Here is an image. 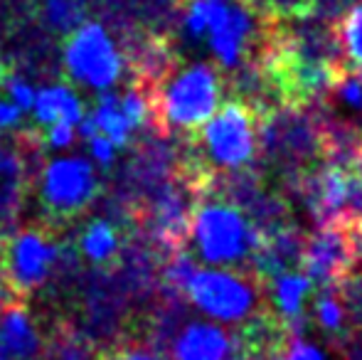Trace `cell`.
Returning <instances> with one entry per match:
<instances>
[{
  "instance_id": "cell-1",
  "label": "cell",
  "mask_w": 362,
  "mask_h": 360,
  "mask_svg": "<svg viewBox=\"0 0 362 360\" xmlns=\"http://www.w3.org/2000/svg\"><path fill=\"white\" fill-rule=\"evenodd\" d=\"M182 33L192 42H205L224 72L259 67L274 33L252 0H185Z\"/></svg>"
},
{
  "instance_id": "cell-2",
  "label": "cell",
  "mask_w": 362,
  "mask_h": 360,
  "mask_svg": "<svg viewBox=\"0 0 362 360\" xmlns=\"http://www.w3.org/2000/svg\"><path fill=\"white\" fill-rule=\"evenodd\" d=\"M259 232L252 217L224 197L197 200L187 227L185 250L200 262L219 269L252 272Z\"/></svg>"
},
{
  "instance_id": "cell-3",
  "label": "cell",
  "mask_w": 362,
  "mask_h": 360,
  "mask_svg": "<svg viewBox=\"0 0 362 360\" xmlns=\"http://www.w3.org/2000/svg\"><path fill=\"white\" fill-rule=\"evenodd\" d=\"M259 111L249 101L232 99L200 126L195 136V180L210 185L212 173H239L259 151Z\"/></svg>"
},
{
  "instance_id": "cell-4",
  "label": "cell",
  "mask_w": 362,
  "mask_h": 360,
  "mask_svg": "<svg viewBox=\"0 0 362 360\" xmlns=\"http://www.w3.org/2000/svg\"><path fill=\"white\" fill-rule=\"evenodd\" d=\"M222 87L215 64L192 62L170 69L151 94L158 129L195 134L219 109Z\"/></svg>"
},
{
  "instance_id": "cell-5",
  "label": "cell",
  "mask_w": 362,
  "mask_h": 360,
  "mask_svg": "<svg viewBox=\"0 0 362 360\" xmlns=\"http://www.w3.org/2000/svg\"><path fill=\"white\" fill-rule=\"evenodd\" d=\"M62 64L76 87L104 94L121 84L126 74V54L111 30L99 20H84L67 35Z\"/></svg>"
},
{
  "instance_id": "cell-6",
  "label": "cell",
  "mask_w": 362,
  "mask_h": 360,
  "mask_svg": "<svg viewBox=\"0 0 362 360\" xmlns=\"http://www.w3.org/2000/svg\"><path fill=\"white\" fill-rule=\"evenodd\" d=\"M259 289H262L259 279H249L247 272L195 269L182 296L217 323L244 326L249 318L257 316L259 301H262Z\"/></svg>"
},
{
  "instance_id": "cell-7",
  "label": "cell",
  "mask_w": 362,
  "mask_h": 360,
  "mask_svg": "<svg viewBox=\"0 0 362 360\" xmlns=\"http://www.w3.org/2000/svg\"><path fill=\"white\" fill-rule=\"evenodd\" d=\"M37 192L45 212L54 217L79 215L99 192V173L86 156H54L45 163L37 178Z\"/></svg>"
},
{
  "instance_id": "cell-8",
  "label": "cell",
  "mask_w": 362,
  "mask_h": 360,
  "mask_svg": "<svg viewBox=\"0 0 362 360\" xmlns=\"http://www.w3.org/2000/svg\"><path fill=\"white\" fill-rule=\"evenodd\" d=\"M62 250L52 235L40 227H23L5 240L0 250V265L15 294H30L42 289L59 267Z\"/></svg>"
},
{
  "instance_id": "cell-9",
  "label": "cell",
  "mask_w": 362,
  "mask_h": 360,
  "mask_svg": "<svg viewBox=\"0 0 362 360\" xmlns=\"http://www.w3.org/2000/svg\"><path fill=\"white\" fill-rule=\"evenodd\" d=\"M197 182L192 178L163 180L151 190L148 197V237L163 252L185 250L187 227L197 202Z\"/></svg>"
},
{
  "instance_id": "cell-10",
  "label": "cell",
  "mask_w": 362,
  "mask_h": 360,
  "mask_svg": "<svg viewBox=\"0 0 362 360\" xmlns=\"http://www.w3.org/2000/svg\"><path fill=\"white\" fill-rule=\"evenodd\" d=\"M353 240L348 220L318 225V230L303 242L300 269L320 289H338L345 274L353 269Z\"/></svg>"
},
{
  "instance_id": "cell-11",
  "label": "cell",
  "mask_w": 362,
  "mask_h": 360,
  "mask_svg": "<svg viewBox=\"0 0 362 360\" xmlns=\"http://www.w3.org/2000/svg\"><path fill=\"white\" fill-rule=\"evenodd\" d=\"M45 343L37 321L23 303L0 308V360H42Z\"/></svg>"
},
{
  "instance_id": "cell-12",
  "label": "cell",
  "mask_w": 362,
  "mask_h": 360,
  "mask_svg": "<svg viewBox=\"0 0 362 360\" xmlns=\"http://www.w3.org/2000/svg\"><path fill=\"white\" fill-rule=\"evenodd\" d=\"M232 336L219 323H182L170 338V360H227Z\"/></svg>"
},
{
  "instance_id": "cell-13",
  "label": "cell",
  "mask_w": 362,
  "mask_h": 360,
  "mask_svg": "<svg viewBox=\"0 0 362 360\" xmlns=\"http://www.w3.org/2000/svg\"><path fill=\"white\" fill-rule=\"evenodd\" d=\"M269 281H272V286H269V303L274 308L269 313L286 328L291 338L300 336V326L305 323V301H308L310 289H313L310 279L300 272H286L269 279Z\"/></svg>"
},
{
  "instance_id": "cell-14",
  "label": "cell",
  "mask_w": 362,
  "mask_h": 360,
  "mask_svg": "<svg viewBox=\"0 0 362 360\" xmlns=\"http://www.w3.org/2000/svg\"><path fill=\"white\" fill-rule=\"evenodd\" d=\"M30 114H33L35 126L40 129H47L52 124L79 126L86 116V104L69 84H45L35 94Z\"/></svg>"
},
{
  "instance_id": "cell-15",
  "label": "cell",
  "mask_w": 362,
  "mask_h": 360,
  "mask_svg": "<svg viewBox=\"0 0 362 360\" xmlns=\"http://www.w3.org/2000/svg\"><path fill=\"white\" fill-rule=\"evenodd\" d=\"M86 116H89L96 134L106 136L119 151L126 149V146L134 141V136L139 134V131L134 129V124L129 121V116H126L116 89L104 91V94L96 96L94 106H91V111Z\"/></svg>"
},
{
  "instance_id": "cell-16",
  "label": "cell",
  "mask_w": 362,
  "mask_h": 360,
  "mask_svg": "<svg viewBox=\"0 0 362 360\" xmlns=\"http://www.w3.org/2000/svg\"><path fill=\"white\" fill-rule=\"evenodd\" d=\"M121 245L124 240H121L119 227L109 217L89 220L79 235V255L94 267H106L119 260Z\"/></svg>"
},
{
  "instance_id": "cell-17",
  "label": "cell",
  "mask_w": 362,
  "mask_h": 360,
  "mask_svg": "<svg viewBox=\"0 0 362 360\" xmlns=\"http://www.w3.org/2000/svg\"><path fill=\"white\" fill-rule=\"evenodd\" d=\"M313 321L325 338H330L338 346H345L350 333V318L345 311V303L340 298L338 289H323L320 296L313 301Z\"/></svg>"
},
{
  "instance_id": "cell-18",
  "label": "cell",
  "mask_w": 362,
  "mask_h": 360,
  "mask_svg": "<svg viewBox=\"0 0 362 360\" xmlns=\"http://www.w3.org/2000/svg\"><path fill=\"white\" fill-rule=\"evenodd\" d=\"M333 37L345 59V72H362V3L340 18Z\"/></svg>"
},
{
  "instance_id": "cell-19",
  "label": "cell",
  "mask_w": 362,
  "mask_h": 360,
  "mask_svg": "<svg viewBox=\"0 0 362 360\" xmlns=\"http://www.w3.org/2000/svg\"><path fill=\"white\" fill-rule=\"evenodd\" d=\"M101 353H96L94 343L79 331H57L45 343L42 360H99Z\"/></svg>"
},
{
  "instance_id": "cell-20",
  "label": "cell",
  "mask_w": 362,
  "mask_h": 360,
  "mask_svg": "<svg viewBox=\"0 0 362 360\" xmlns=\"http://www.w3.org/2000/svg\"><path fill=\"white\" fill-rule=\"evenodd\" d=\"M42 20L54 33L69 35L86 20V3L84 0H45Z\"/></svg>"
},
{
  "instance_id": "cell-21",
  "label": "cell",
  "mask_w": 362,
  "mask_h": 360,
  "mask_svg": "<svg viewBox=\"0 0 362 360\" xmlns=\"http://www.w3.org/2000/svg\"><path fill=\"white\" fill-rule=\"evenodd\" d=\"M338 294L345 303L350 323L362 328V267H353L338 284Z\"/></svg>"
},
{
  "instance_id": "cell-22",
  "label": "cell",
  "mask_w": 362,
  "mask_h": 360,
  "mask_svg": "<svg viewBox=\"0 0 362 360\" xmlns=\"http://www.w3.org/2000/svg\"><path fill=\"white\" fill-rule=\"evenodd\" d=\"M0 91L18 106L23 114H30L33 109L35 94H37V87H35L30 79H25L23 74L15 72H0Z\"/></svg>"
},
{
  "instance_id": "cell-23",
  "label": "cell",
  "mask_w": 362,
  "mask_h": 360,
  "mask_svg": "<svg viewBox=\"0 0 362 360\" xmlns=\"http://www.w3.org/2000/svg\"><path fill=\"white\" fill-rule=\"evenodd\" d=\"M264 15L281 20H298L308 18L315 8L320 5V0H252Z\"/></svg>"
},
{
  "instance_id": "cell-24",
  "label": "cell",
  "mask_w": 362,
  "mask_h": 360,
  "mask_svg": "<svg viewBox=\"0 0 362 360\" xmlns=\"http://www.w3.org/2000/svg\"><path fill=\"white\" fill-rule=\"evenodd\" d=\"M99 360H165V356L153 343H121V346L101 353Z\"/></svg>"
},
{
  "instance_id": "cell-25",
  "label": "cell",
  "mask_w": 362,
  "mask_h": 360,
  "mask_svg": "<svg viewBox=\"0 0 362 360\" xmlns=\"http://www.w3.org/2000/svg\"><path fill=\"white\" fill-rule=\"evenodd\" d=\"M84 146H86V158H89L96 168H111V166L116 163L119 149H116L106 136H101L94 131V134L84 139Z\"/></svg>"
},
{
  "instance_id": "cell-26",
  "label": "cell",
  "mask_w": 362,
  "mask_h": 360,
  "mask_svg": "<svg viewBox=\"0 0 362 360\" xmlns=\"http://www.w3.org/2000/svg\"><path fill=\"white\" fill-rule=\"evenodd\" d=\"M23 180H0V225L15 220L23 202Z\"/></svg>"
},
{
  "instance_id": "cell-27",
  "label": "cell",
  "mask_w": 362,
  "mask_h": 360,
  "mask_svg": "<svg viewBox=\"0 0 362 360\" xmlns=\"http://www.w3.org/2000/svg\"><path fill=\"white\" fill-rule=\"evenodd\" d=\"M76 141H79V134L72 124H52L42 129V144L49 151H69Z\"/></svg>"
},
{
  "instance_id": "cell-28",
  "label": "cell",
  "mask_w": 362,
  "mask_h": 360,
  "mask_svg": "<svg viewBox=\"0 0 362 360\" xmlns=\"http://www.w3.org/2000/svg\"><path fill=\"white\" fill-rule=\"evenodd\" d=\"M276 360H328V358H325V353L315 343L303 341L300 336H293L288 338V343L284 346V351L279 353Z\"/></svg>"
},
{
  "instance_id": "cell-29",
  "label": "cell",
  "mask_w": 362,
  "mask_h": 360,
  "mask_svg": "<svg viewBox=\"0 0 362 360\" xmlns=\"http://www.w3.org/2000/svg\"><path fill=\"white\" fill-rule=\"evenodd\" d=\"M0 180H23L25 182L23 156L5 144H0Z\"/></svg>"
},
{
  "instance_id": "cell-30",
  "label": "cell",
  "mask_w": 362,
  "mask_h": 360,
  "mask_svg": "<svg viewBox=\"0 0 362 360\" xmlns=\"http://www.w3.org/2000/svg\"><path fill=\"white\" fill-rule=\"evenodd\" d=\"M25 114L0 91V136L3 134H15L23 126Z\"/></svg>"
},
{
  "instance_id": "cell-31",
  "label": "cell",
  "mask_w": 362,
  "mask_h": 360,
  "mask_svg": "<svg viewBox=\"0 0 362 360\" xmlns=\"http://www.w3.org/2000/svg\"><path fill=\"white\" fill-rule=\"evenodd\" d=\"M13 301H15V291H13V286H10L8 277H5L3 265H0V308L8 306V303H13Z\"/></svg>"
}]
</instances>
